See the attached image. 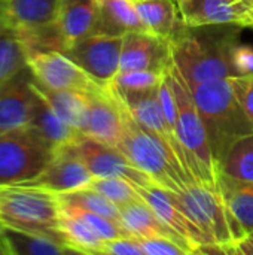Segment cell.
Instances as JSON below:
<instances>
[{
    "mask_svg": "<svg viewBox=\"0 0 253 255\" xmlns=\"http://www.w3.org/2000/svg\"><path fill=\"white\" fill-rule=\"evenodd\" d=\"M148 33L169 40L182 21L177 0H133Z\"/></svg>",
    "mask_w": 253,
    "mask_h": 255,
    "instance_id": "cell-24",
    "label": "cell"
},
{
    "mask_svg": "<svg viewBox=\"0 0 253 255\" xmlns=\"http://www.w3.org/2000/svg\"><path fill=\"white\" fill-rule=\"evenodd\" d=\"M140 196L149 203L155 211L158 218L169 226L173 233L180 239L188 254H198L203 247L210 245L204 233L194 224V221L180 209L176 193L161 188L158 185L152 187H137Z\"/></svg>",
    "mask_w": 253,
    "mask_h": 255,
    "instance_id": "cell-12",
    "label": "cell"
},
{
    "mask_svg": "<svg viewBox=\"0 0 253 255\" xmlns=\"http://www.w3.org/2000/svg\"><path fill=\"white\" fill-rule=\"evenodd\" d=\"M218 173L224 175L236 185L253 191V134L233 145L218 166Z\"/></svg>",
    "mask_w": 253,
    "mask_h": 255,
    "instance_id": "cell-25",
    "label": "cell"
},
{
    "mask_svg": "<svg viewBox=\"0 0 253 255\" xmlns=\"http://www.w3.org/2000/svg\"><path fill=\"white\" fill-rule=\"evenodd\" d=\"M101 254L107 255H145L140 241L136 238H119L106 241Z\"/></svg>",
    "mask_w": 253,
    "mask_h": 255,
    "instance_id": "cell-35",
    "label": "cell"
},
{
    "mask_svg": "<svg viewBox=\"0 0 253 255\" xmlns=\"http://www.w3.org/2000/svg\"><path fill=\"white\" fill-rule=\"evenodd\" d=\"M0 241L7 255H60L73 253L60 239L0 224Z\"/></svg>",
    "mask_w": 253,
    "mask_h": 255,
    "instance_id": "cell-20",
    "label": "cell"
},
{
    "mask_svg": "<svg viewBox=\"0 0 253 255\" xmlns=\"http://www.w3.org/2000/svg\"><path fill=\"white\" fill-rule=\"evenodd\" d=\"M88 188L98 191L110 202H113L119 209L143 199L136 185L122 178H95Z\"/></svg>",
    "mask_w": 253,
    "mask_h": 255,
    "instance_id": "cell-31",
    "label": "cell"
},
{
    "mask_svg": "<svg viewBox=\"0 0 253 255\" xmlns=\"http://www.w3.org/2000/svg\"><path fill=\"white\" fill-rule=\"evenodd\" d=\"M27 66L31 70L34 79L49 88L72 90L85 94L103 91L107 88V85L97 82L61 51L51 49L28 52Z\"/></svg>",
    "mask_w": 253,
    "mask_h": 255,
    "instance_id": "cell-10",
    "label": "cell"
},
{
    "mask_svg": "<svg viewBox=\"0 0 253 255\" xmlns=\"http://www.w3.org/2000/svg\"><path fill=\"white\" fill-rule=\"evenodd\" d=\"M173 64L169 40L146 31L124 34L121 70H152L167 73Z\"/></svg>",
    "mask_w": 253,
    "mask_h": 255,
    "instance_id": "cell-14",
    "label": "cell"
},
{
    "mask_svg": "<svg viewBox=\"0 0 253 255\" xmlns=\"http://www.w3.org/2000/svg\"><path fill=\"white\" fill-rule=\"evenodd\" d=\"M58 197H60L61 205L78 206V208L104 215L115 221L121 220V209L107 197H104L103 194L91 188H82V190H76L70 193H63V194H58Z\"/></svg>",
    "mask_w": 253,
    "mask_h": 255,
    "instance_id": "cell-29",
    "label": "cell"
},
{
    "mask_svg": "<svg viewBox=\"0 0 253 255\" xmlns=\"http://www.w3.org/2000/svg\"><path fill=\"white\" fill-rule=\"evenodd\" d=\"M236 1H239V0H236Z\"/></svg>",
    "mask_w": 253,
    "mask_h": 255,
    "instance_id": "cell-43",
    "label": "cell"
},
{
    "mask_svg": "<svg viewBox=\"0 0 253 255\" xmlns=\"http://www.w3.org/2000/svg\"><path fill=\"white\" fill-rule=\"evenodd\" d=\"M240 24H207L191 27L179 22L169 39L174 66L188 85L239 76L234 52L240 45Z\"/></svg>",
    "mask_w": 253,
    "mask_h": 255,
    "instance_id": "cell-1",
    "label": "cell"
},
{
    "mask_svg": "<svg viewBox=\"0 0 253 255\" xmlns=\"http://www.w3.org/2000/svg\"><path fill=\"white\" fill-rule=\"evenodd\" d=\"M234 66L236 70L240 75L252 73L253 70V49L251 46L239 45L234 52Z\"/></svg>",
    "mask_w": 253,
    "mask_h": 255,
    "instance_id": "cell-36",
    "label": "cell"
},
{
    "mask_svg": "<svg viewBox=\"0 0 253 255\" xmlns=\"http://www.w3.org/2000/svg\"><path fill=\"white\" fill-rule=\"evenodd\" d=\"M219 191L228 209L239 221L246 235L253 232V191L239 187L224 175L218 173Z\"/></svg>",
    "mask_w": 253,
    "mask_h": 255,
    "instance_id": "cell-27",
    "label": "cell"
},
{
    "mask_svg": "<svg viewBox=\"0 0 253 255\" xmlns=\"http://www.w3.org/2000/svg\"><path fill=\"white\" fill-rule=\"evenodd\" d=\"M118 102L122 115V136L118 149H121L140 170L146 172L158 187L179 193L188 184H185L176 169L170 164L163 145L140 127L119 97Z\"/></svg>",
    "mask_w": 253,
    "mask_h": 255,
    "instance_id": "cell-6",
    "label": "cell"
},
{
    "mask_svg": "<svg viewBox=\"0 0 253 255\" xmlns=\"http://www.w3.org/2000/svg\"><path fill=\"white\" fill-rule=\"evenodd\" d=\"M28 51L21 36L10 27L0 31V87L27 66Z\"/></svg>",
    "mask_w": 253,
    "mask_h": 255,
    "instance_id": "cell-28",
    "label": "cell"
},
{
    "mask_svg": "<svg viewBox=\"0 0 253 255\" xmlns=\"http://www.w3.org/2000/svg\"><path fill=\"white\" fill-rule=\"evenodd\" d=\"M234 254H243V255H253V232L246 235L242 241H239L233 250Z\"/></svg>",
    "mask_w": 253,
    "mask_h": 255,
    "instance_id": "cell-37",
    "label": "cell"
},
{
    "mask_svg": "<svg viewBox=\"0 0 253 255\" xmlns=\"http://www.w3.org/2000/svg\"><path fill=\"white\" fill-rule=\"evenodd\" d=\"M61 202L57 193L28 184H0V224L64 239L60 232Z\"/></svg>",
    "mask_w": 253,
    "mask_h": 255,
    "instance_id": "cell-3",
    "label": "cell"
},
{
    "mask_svg": "<svg viewBox=\"0 0 253 255\" xmlns=\"http://www.w3.org/2000/svg\"><path fill=\"white\" fill-rule=\"evenodd\" d=\"M167 75L177 103V123L174 133L185 149L189 170L197 182L219 191L218 166L212 152L204 123L192 99L191 90L174 63L171 64Z\"/></svg>",
    "mask_w": 253,
    "mask_h": 255,
    "instance_id": "cell-4",
    "label": "cell"
},
{
    "mask_svg": "<svg viewBox=\"0 0 253 255\" xmlns=\"http://www.w3.org/2000/svg\"><path fill=\"white\" fill-rule=\"evenodd\" d=\"M0 255H7L6 251H4V248H3V245H1V241H0Z\"/></svg>",
    "mask_w": 253,
    "mask_h": 255,
    "instance_id": "cell-40",
    "label": "cell"
},
{
    "mask_svg": "<svg viewBox=\"0 0 253 255\" xmlns=\"http://www.w3.org/2000/svg\"><path fill=\"white\" fill-rule=\"evenodd\" d=\"M204 123L216 166L240 139L253 134V121L237 99L230 78L188 85Z\"/></svg>",
    "mask_w": 253,
    "mask_h": 255,
    "instance_id": "cell-2",
    "label": "cell"
},
{
    "mask_svg": "<svg viewBox=\"0 0 253 255\" xmlns=\"http://www.w3.org/2000/svg\"><path fill=\"white\" fill-rule=\"evenodd\" d=\"M61 211L64 214L76 217L81 221H84L85 224H88L104 241H113V239H119V238H133L122 227V224L119 221L110 220L104 215H100V214H95V212H91V211H86V209H82L78 206H72V205H61Z\"/></svg>",
    "mask_w": 253,
    "mask_h": 255,
    "instance_id": "cell-30",
    "label": "cell"
},
{
    "mask_svg": "<svg viewBox=\"0 0 253 255\" xmlns=\"http://www.w3.org/2000/svg\"><path fill=\"white\" fill-rule=\"evenodd\" d=\"M164 76L166 73L152 72V70H127V72H119L109 85L121 90L142 91V90H151L158 87Z\"/></svg>",
    "mask_w": 253,
    "mask_h": 255,
    "instance_id": "cell-32",
    "label": "cell"
},
{
    "mask_svg": "<svg viewBox=\"0 0 253 255\" xmlns=\"http://www.w3.org/2000/svg\"><path fill=\"white\" fill-rule=\"evenodd\" d=\"M6 15H4V3L0 1V31L6 27Z\"/></svg>",
    "mask_w": 253,
    "mask_h": 255,
    "instance_id": "cell-39",
    "label": "cell"
},
{
    "mask_svg": "<svg viewBox=\"0 0 253 255\" xmlns=\"http://www.w3.org/2000/svg\"><path fill=\"white\" fill-rule=\"evenodd\" d=\"M73 148L95 178H122L137 187L157 185L155 181L140 170L121 149L82 136Z\"/></svg>",
    "mask_w": 253,
    "mask_h": 255,
    "instance_id": "cell-11",
    "label": "cell"
},
{
    "mask_svg": "<svg viewBox=\"0 0 253 255\" xmlns=\"http://www.w3.org/2000/svg\"><path fill=\"white\" fill-rule=\"evenodd\" d=\"M182 1H186V0H177V3H182Z\"/></svg>",
    "mask_w": 253,
    "mask_h": 255,
    "instance_id": "cell-41",
    "label": "cell"
},
{
    "mask_svg": "<svg viewBox=\"0 0 253 255\" xmlns=\"http://www.w3.org/2000/svg\"><path fill=\"white\" fill-rule=\"evenodd\" d=\"M145 255H185L188 254L177 242L170 238L139 239Z\"/></svg>",
    "mask_w": 253,
    "mask_h": 255,
    "instance_id": "cell-33",
    "label": "cell"
},
{
    "mask_svg": "<svg viewBox=\"0 0 253 255\" xmlns=\"http://www.w3.org/2000/svg\"><path fill=\"white\" fill-rule=\"evenodd\" d=\"M248 19V27H253V0H239Z\"/></svg>",
    "mask_w": 253,
    "mask_h": 255,
    "instance_id": "cell-38",
    "label": "cell"
},
{
    "mask_svg": "<svg viewBox=\"0 0 253 255\" xmlns=\"http://www.w3.org/2000/svg\"><path fill=\"white\" fill-rule=\"evenodd\" d=\"M122 42L124 36L92 33L69 45L63 54L97 82L109 85L121 70Z\"/></svg>",
    "mask_w": 253,
    "mask_h": 255,
    "instance_id": "cell-9",
    "label": "cell"
},
{
    "mask_svg": "<svg viewBox=\"0 0 253 255\" xmlns=\"http://www.w3.org/2000/svg\"><path fill=\"white\" fill-rule=\"evenodd\" d=\"M121 224L130 233V236L136 239H148V238H170L177 242L183 250V244L173 233V230L166 226L155 211L149 206V203L142 199L133 202L124 208H121ZM186 251V250H185Z\"/></svg>",
    "mask_w": 253,
    "mask_h": 255,
    "instance_id": "cell-21",
    "label": "cell"
},
{
    "mask_svg": "<svg viewBox=\"0 0 253 255\" xmlns=\"http://www.w3.org/2000/svg\"><path fill=\"white\" fill-rule=\"evenodd\" d=\"M131 31H146L133 0H97L94 33L124 36Z\"/></svg>",
    "mask_w": 253,
    "mask_h": 255,
    "instance_id": "cell-18",
    "label": "cell"
},
{
    "mask_svg": "<svg viewBox=\"0 0 253 255\" xmlns=\"http://www.w3.org/2000/svg\"><path fill=\"white\" fill-rule=\"evenodd\" d=\"M0 1H3V3H6V1H9V0H0Z\"/></svg>",
    "mask_w": 253,
    "mask_h": 255,
    "instance_id": "cell-42",
    "label": "cell"
},
{
    "mask_svg": "<svg viewBox=\"0 0 253 255\" xmlns=\"http://www.w3.org/2000/svg\"><path fill=\"white\" fill-rule=\"evenodd\" d=\"M231 85L237 99L240 100L243 109L253 121V73H246L240 76L230 78Z\"/></svg>",
    "mask_w": 253,
    "mask_h": 255,
    "instance_id": "cell-34",
    "label": "cell"
},
{
    "mask_svg": "<svg viewBox=\"0 0 253 255\" xmlns=\"http://www.w3.org/2000/svg\"><path fill=\"white\" fill-rule=\"evenodd\" d=\"M30 126L37 128L57 148L75 145L84 136L82 131L66 123L37 91H36V100L33 106Z\"/></svg>",
    "mask_w": 253,
    "mask_h": 255,
    "instance_id": "cell-22",
    "label": "cell"
},
{
    "mask_svg": "<svg viewBox=\"0 0 253 255\" xmlns=\"http://www.w3.org/2000/svg\"><path fill=\"white\" fill-rule=\"evenodd\" d=\"M94 179L95 176L78 155L73 145H67L58 148L45 170L28 184L63 194L88 188Z\"/></svg>",
    "mask_w": 253,
    "mask_h": 255,
    "instance_id": "cell-13",
    "label": "cell"
},
{
    "mask_svg": "<svg viewBox=\"0 0 253 255\" xmlns=\"http://www.w3.org/2000/svg\"><path fill=\"white\" fill-rule=\"evenodd\" d=\"M82 133L118 148L122 136V115L118 97L109 85L103 91L88 94V115Z\"/></svg>",
    "mask_w": 253,
    "mask_h": 255,
    "instance_id": "cell-16",
    "label": "cell"
},
{
    "mask_svg": "<svg viewBox=\"0 0 253 255\" xmlns=\"http://www.w3.org/2000/svg\"><path fill=\"white\" fill-rule=\"evenodd\" d=\"M60 0H9L4 3L7 27L24 40L27 51H61L66 48L57 27Z\"/></svg>",
    "mask_w": 253,
    "mask_h": 255,
    "instance_id": "cell-7",
    "label": "cell"
},
{
    "mask_svg": "<svg viewBox=\"0 0 253 255\" xmlns=\"http://www.w3.org/2000/svg\"><path fill=\"white\" fill-rule=\"evenodd\" d=\"M60 232L66 245L78 254H101L106 241L88 224L61 211Z\"/></svg>",
    "mask_w": 253,
    "mask_h": 255,
    "instance_id": "cell-26",
    "label": "cell"
},
{
    "mask_svg": "<svg viewBox=\"0 0 253 255\" xmlns=\"http://www.w3.org/2000/svg\"><path fill=\"white\" fill-rule=\"evenodd\" d=\"M95 21L97 0H60L57 27L66 48L73 42L92 34Z\"/></svg>",
    "mask_w": 253,
    "mask_h": 255,
    "instance_id": "cell-19",
    "label": "cell"
},
{
    "mask_svg": "<svg viewBox=\"0 0 253 255\" xmlns=\"http://www.w3.org/2000/svg\"><path fill=\"white\" fill-rule=\"evenodd\" d=\"M33 73L25 66L0 87V133L30 126L36 91Z\"/></svg>",
    "mask_w": 253,
    "mask_h": 255,
    "instance_id": "cell-15",
    "label": "cell"
},
{
    "mask_svg": "<svg viewBox=\"0 0 253 255\" xmlns=\"http://www.w3.org/2000/svg\"><path fill=\"white\" fill-rule=\"evenodd\" d=\"M180 209L204 233L210 245H218L224 254H231L236 239L230 226V209L221 191L212 190L200 182H191L176 193Z\"/></svg>",
    "mask_w": 253,
    "mask_h": 255,
    "instance_id": "cell-8",
    "label": "cell"
},
{
    "mask_svg": "<svg viewBox=\"0 0 253 255\" xmlns=\"http://www.w3.org/2000/svg\"><path fill=\"white\" fill-rule=\"evenodd\" d=\"M33 88L49 103V106L70 126L84 130L88 115V94L72 90H55L37 82L33 76Z\"/></svg>",
    "mask_w": 253,
    "mask_h": 255,
    "instance_id": "cell-23",
    "label": "cell"
},
{
    "mask_svg": "<svg viewBox=\"0 0 253 255\" xmlns=\"http://www.w3.org/2000/svg\"><path fill=\"white\" fill-rule=\"evenodd\" d=\"M180 18L186 25L240 24L248 27L243 7L236 0H186L179 3Z\"/></svg>",
    "mask_w": 253,
    "mask_h": 255,
    "instance_id": "cell-17",
    "label": "cell"
},
{
    "mask_svg": "<svg viewBox=\"0 0 253 255\" xmlns=\"http://www.w3.org/2000/svg\"><path fill=\"white\" fill-rule=\"evenodd\" d=\"M57 149L33 126L0 133V184L36 179L54 158Z\"/></svg>",
    "mask_w": 253,
    "mask_h": 255,
    "instance_id": "cell-5",
    "label": "cell"
}]
</instances>
